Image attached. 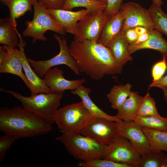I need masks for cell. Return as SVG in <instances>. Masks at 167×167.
I'll list each match as a JSON object with an SVG mask.
<instances>
[{
	"label": "cell",
	"instance_id": "1",
	"mask_svg": "<svg viewBox=\"0 0 167 167\" xmlns=\"http://www.w3.org/2000/svg\"><path fill=\"white\" fill-rule=\"evenodd\" d=\"M69 48L79 72L92 79L99 80L105 75L122 73V67L114 60L109 49L97 42L74 40L71 41Z\"/></svg>",
	"mask_w": 167,
	"mask_h": 167
},
{
	"label": "cell",
	"instance_id": "2",
	"mask_svg": "<svg viewBox=\"0 0 167 167\" xmlns=\"http://www.w3.org/2000/svg\"><path fill=\"white\" fill-rule=\"evenodd\" d=\"M51 125L24 108L0 110V130L5 134L19 138L33 137L51 131Z\"/></svg>",
	"mask_w": 167,
	"mask_h": 167
},
{
	"label": "cell",
	"instance_id": "3",
	"mask_svg": "<svg viewBox=\"0 0 167 167\" xmlns=\"http://www.w3.org/2000/svg\"><path fill=\"white\" fill-rule=\"evenodd\" d=\"M0 90L12 95L21 103L24 108L51 124L55 122V115L65 92L40 93L26 96L11 90L3 88Z\"/></svg>",
	"mask_w": 167,
	"mask_h": 167
},
{
	"label": "cell",
	"instance_id": "4",
	"mask_svg": "<svg viewBox=\"0 0 167 167\" xmlns=\"http://www.w3.org/2000/svg\"><path fill=\"white\" fill-rule=\"evenodd\" d=\"M56 139L63 144L71 155L80 161L103 159L107 146L83 135L80 133H62Z\"/></svg>",
	"mask_w": 167,
	"mask_h": 167
},
{
	"label": "cell",
	"instance_id": "5",
	"mask_svg": "<svg viewBox=\"0 0 167 167\" xmlns=\"http://www.w3.org/2000/svg\"><path fill=\"white\" fill-rule=\"evenodd\" d=\"M34 15L31 21H26V28L22 35L25 37H32V43L37 40L45 41L47 38L45 33L50 30L62 35L66 34L63 27L51 15L48 8L41 2L37 1L33 5Z\"/></svg>",
	"mask_w": 167,
	"mask_h": 167
},
{
	"label": "cell",
	"instance_id": "6",
	"mask_svg": "<svg viewBox=\"0 0 167 167\" xmlns=\"http://www.w3.org/2000/svg\"><path fill=\"white\" fill-rule=\"evenodd\" d=\"M92 116L82 101L58 109L55 122L61 133H80Z\"/></svg>",
	"mask_w": 167,
	"mask_h": 167
},
{
	"label": "cell",
	"instance_id": "7",
	"mask_svg": "<svg viewBox=\"0 0 167 167\" xmlns=\"http://www.w3.org/2000/svg\"><path fill=\"white\" fill-rule=\"evenodd\" d=\"M54 37L59 44L60 51L59 53L53 58L45 60L36 61L30 58H28L33 69L41 78H42L47 71L53 66L64 64L69 67L76 75H79L76 62L71 55L69 48L66 38L61 37L54 34Z\"/></svg>",
	"mask_w": 167,
	"mask_h": 167
},
{
	"label": "cell",
	"instance_id": "8",
	"mask_svg": "<svg viewBox=\"0 0 167 167\" xmlns=\"http://www.w3.org/2000/svg\"><path fill=\"white\" fill-rule=\"evenodd\" d=\"M80 133L106 145H109L119 136L116 122L93 116L89 119Z\"/></svg>",
	"mask_w": 167,
	"mask_h": 167
},
{
	"label": "cell",
	"instance_id": "9",
	"mask_svg": "<svg viewBox=\"0 0 167 167\" xmlns=\"http://www.w3.org/2000/svg\"><path fill=\"white\" fill-rule=\"evenodd\" d=\"M140 156L128 139L118 136L107 146L103 159L138 167Z\"/></svg>",
	"mask_w": 167,
	"mask_h": 167
},
{
	"label": "cell",
	"instance_id": "10",
	"mask_svg": "<svg viewBox=\"0 0 167 167\" xmlns=\"http://www.w3.org/2000/svg\"><path fill=\"white\" fill-rule=\"evenodd\" d=\"M107 17L104 11L88 13L77 22L74 40L97 42Z\"/></svg>",
	"mask_w": 167,
	"mask_h": 167
},
{
	"label": "cell",
	"instance_id": "11",
	"mask_svg": "<svg viewBox=\"0 0 167 167\" xmlns=\"http://www.w3.org/2000/svg\"><path fill=\"white\" fill-rule=\"evenodd\" d=\"M19 39V43L18 46V49L16 47H10L5 45L4 46L16 56L21 61L24 73L28 82L30 95L40 93L51 92L50 89L45 84L43 79H41L32 68L24 51V47L26 43L22 37Z\"/></svg>",
	"mask_w": 167,
	"mask_h": 167
},
{
	"label": "cell",
	"instance_id": "12",
	"mask_svg": "<svg viewBox=\"0 0 167 167\" xmlns=\"http://www.w3.org/2000/svg\"><path fill=\"white\" fill-rule=\"evenodd\" d=\"M119 136L128 139L141 156L152 152L142 127L135 121L116 122Z\"/></svg>",
	"mask_w": 167,
	"mask_h": 167
},
{
	"label": "cell",
	"instance_id": "13",
	"mask_svg": "<svg viewBox=\"0 0 167 167\" xmlns=\"http://www.w3.org/2000/svg\"><path fill=\"white\" fill-rule=\"evenodd\" d=\"M120 8L125 14L121 31L139 26L144 27L149 31L155 29L148 10L139 4L128 2L122 4Z\"/></svg>",
	"mask_w": 167,
	"mask_h": 167
},
{
	"label": "cell",
	"instance_id": "14",
	"mask_svg": "<svg viewBox=\"0 0 167 167\" xmlns=\"http://www.w3.org/2000/svg\"><path fill=\"white\" fill-rule=\"evenodd\" d=\"M45 84L50 89V92H56L69 90H74L85 82L84 79L69 80L63 76V71L57 67L50 69L44 77Z\"/></svg>",
	"mask_w": 167,
	"mask_h": 167
},
{
	"label": "cell",
	"instance_id": "15",
	"mask_svg": "<svg viewBox=\"0 0 167 167\" xmlns=\"http://www.w3.org/2000/svg\"><path fill=\"white\" fill-rule=\"evenodd\" d=\"M52 17L63 27L66 33L75 34L77 22L89 12L87 9L72 11L62 9H48Z\"/></svg>",
	"mask_w": 167,
	"mask_h": 167
},
{
	"label": "cell",
	"instance_id": "16",
	"mask_svg": "<svg viewBox=\"0 0 167 167\" xmlns=\"http://www.w3.org/2000/svg\"><path fill=\"white\" fill-rule=\"evenodd\" d=\"M107 19L97 42L108 47L119 33L122 28L125 14L120 8L115 15L107 16Z\"/></svg>",
	"mask_w": 167,
	"mask_h": 167
},
{
	"label": "cell",
	"instance_id": "17",
	"mask_svg": "<svg viewBox=\"0 0 167 167\" xmlns=\"http://www.w3.org/2000/svg\"><path fill=\"white\" fill-rule=\"evenodd\" d=\"M149 36L145 42L129 45V51L131 54L138 50L150 49L156 50L162 54L163 58L167 57V41L162 36V33L154 29L149 32Z\"/></svg>",
	"mask_w": 167,
	"mask_h": 167
},
{
	"label": "cell",
	"instance_id": "18",
	"mask_svg": "<svg viewBox=\"0 0 167 167\" xmlns=\"http://www.w3.org/2000/svg\"><path fill=\"white\" fill-rule=\"evenodd\" d=\"M129 45L121 31L107 47L116 62L122 67L132 60L129 51Z\"/></svg>",
	"mask_w": 167,
	"mask_h": 167
},
{
	"label": "cell",
	"instance_id": "19",
	"mask_svg": "<svg viewBox=\"0 0 167 167\" xmlns=\"http://www.w3.org/2000/svg\"><path fill=\"white\" fill-rule=\"evenodd\" d=\"M91 91V89L84 86L82 84L76 89L72 91L71 93L77 95L80 98L84 105L92 116L104 118L118 122H122L116 116H111L106 113L96 106L89 96V94Z\"/></svg>",
	"mask_w": 167,
	"mask_h": 167
},
{
	"label": "cell",
	"instance_id": "20",
	"mask_svg": "<svg viewBox=\"0 0 167 167\" xmlns=\"http://www.w3.org/2000/svg\"><path fill=\"white\" fill-rule=\"evenodd\" d=\"M143 96L138 92L131 91L122 105L117 110L116 116L125 122L134 121L137 115L138 108Z\"/></svg>",
	"mask_w": 167,
	"mask_h": 167
},
{
	"label": "cell",
	"instance_id": "21",
	"mask_svg": "<svg viewBox=\"0 0 167 167\" xmlns=\"http://www.w3.org/2000/svg\"><path fill=\"white\" fill-rule=\"evenodd\" d=\"M22 36L13 25L10 17L0 19V44L10 47H15Z\"/></svg>",
	"mask_w": 167,
	"mask_h": 167
},
{
	"label": "cell",
	"instance_id": "22",
	"mask_svg": "<svg viewBox=\"0 0 167 167\" xmlns=\"http://www.w3.org/2000/svg\"><path fill=\"white\" fill-rule=\"evenodd\" d=\"M7 49V53L6 56L3 61L0 63V73H9L17 75L23 80L29 89L28 82L23 72V65L21 61L16 56Z\"/></svg>",
	"mask_w": 167,
	"mask_h": 167
},
{
	"label": "cell",
	"instance_id": "23",
	"mask_svg": "<svg viewBox=\"0 0 167 167\" xmlns=\"http://www.w3.org/2000/svg\"><path fill=\"white\" fill-rule=\"evenodd\" d=\"M38 0H11L7 5L10 11V18L15 29L17 31L16 19L28 11H32V7Z\"/></svg>",
	"mask_w": 167,
	"mask_h": 167
},
{
	"label": "cell",
	"instance_id": "24",
	"mask_svg": "<svg viewBox=\"0 0 167 167\" xmlns=\"http://www.w3.org/2000/svg\"><path fill=\"white\" fill-rule=\"evenodd\" d=\"M131 87L129 83L124 85H113L107 95L112 108L118 110L122 105L129 96Z\"/></svg>",
	"mask_w": 167,
	"mask_h": 167
},
{
	"label": "cell",
	"instance_id": "25",
	"mask_svg": "<svg viewBox=\"0 0 167 167\" xmlns=\"http://www.w3.org/2000/svg\"><path fill=\"white\" fill-rule=\"evenodd\" d=\"M147 136L152 151L167 152V132L142 127Z\"/></svg>",
	"mask_w": 167,
	"mask_h": 167
},
{
	"label": "cell",
	"instance_id": "26",
	"mask_svg": "<svg viewBox=\"0 0 167 167\" xmlns=\"http://www.w3.org/2000/svg\"><path fill=\"white\" fill-rule=\"evenodd\" d=\"M107 4L95 0H66L62 9L71 11L76 7H84L89 12L104 11Z\"/></svg>",
	"mask_w": 167,
	"mask_h": 167
},
{
	"label": "cell",
	"instance_id": "27",
	"mask_svg": "<svg viewBox=\"0 0 167 167\" xmlns=\"http://www.w3.org/2000/svg\"><path fill=\"white\" fill-rule=\"evenodd\" d=\"M148 10L155 29L167 36V15L161 6L153 4Z\"/></svg>",
	"mask_w": 167,
	"mask_h": 167
},
{
	"label": "cell",
	"instance_id": "28",
	"mask_svg": "<svg viewBox=\"0 0 167 167\" xmlns=\"http://www.w3.org/2000/svg\"><path fill=\"white\" fill-rule=\"evenodd\" d=\"M134 121L142 127L167 132V117L137 116Z\"/></svg>",
	"mask_w": 167,
	"mask_h": 167
},
{
	"label": "cell",
	"instance_id": "29",
	"mask_svg": "<svg viewBox=\"0 0 167 167\" xmlns=\"http://www.w3.org/2000/svg\"><path fill=\"white\" fill-rule=\"evenodd\" d=\"M140 116L161 117L158 112L154 99L149 93H147L143 97L139 105L137 115Z\"/></svg>",
	"mask_w": 167,
	"mask_h": 167
},
{
	"label": "cell",
	"instance_id": "30",
	"mask_svg": "<svg viewBox=\"0 0 167 167\" xmlns=\"http://www.w3.org/2000/svg\"><path fill=\"white\" fill-rule=\"evenodd\" d=\"M167 155L162 151L154 152L141 156L138 167H161Z\"/></svg>",
	"mask_w": 167,
	"mask_h": 167
},
{
	"label": "cell",
	"instance_id": "31",
	"mask_svg": "<svg viewBox=\"0 0 167 167\" xmlns=\"http://www.w3.org/2000/svg\"><path fill=\"white\" fill-rule=\"evenodd\" d=\"M77 166L80 167H133L131 165L101 158L80 161Z\"/></svg>",
	"mask_w": 167,
	"mask_h": 167
},
{
	"label": "cell",
	"instance_id": "32",
	"mask_svg": "<svg viewBox=\"0 0 167 167\" xmlns=\"http://www.w3.org/2000/svg\"><path fill=\"white\" fill-rule=\"evenodd\" d=\"M19 138L15 135L5 134L0 137V162L3 161L6 156V153L11 144Z\"/></svg>",
	"mask_w": 167,
	"mask_h": 167
},
{
	"label": "cell",
	"instance_id": "33",
	"mask_svg": "<svg viewBox=\"0 0 167 167\" xmlns=\"http://www.w3.org/2000/svg\"><path fill=\"white\" fill-rule=\"evenodd\" d=\"M167 69L166 58H163L162 60L155 63L152 70V76L153 79L152 83L156 82L163 77Z\"/></svg>",
	"mask_w": 167,
	"mask_h": 167
},
{
	"label": "cell",
	"instance_id": "34",
	"mask_svg": "<svg viewBox=\"0 0 167 167\" xmlns=\"http://www.w3.org/2000/svg\"><path fill=\"white\" fill-rule=\"evenodd\" d=\"M123 0H107V5L104 12L107 16L116 15L119 11Z\"/></svg>",
	"mask_w": 167,
	"mask_h": 167
},
{
	"label": "cell",
	"instance_id": "35",
	"mask_svg": "<svg viewBox=\"0 0 167 167\" xmlns=\"http://www.w3.org/2000/svg\"><path fill=\"white\" fill-rule=\"evenodd\" d=\"M47 8L62 9L66 0H38Z\"/></svg>",
	"mask_w": 167,
	"mask_h": 167
},
{
	"label": "cell",
	"instance_id": "36",
	"mask_svg": "<svg viewBox=\"0 0 167 167\" xmlns=\"http://www.w3.org/2000/svg\"><path fill=\"white\" fill-rule=\"evenodd\" d=\"M122 32L123 33L126 40L129 45L133 44L135 43L138 36L136 33L134 28H129Z\"/></svg>",
	"mask_w": 167,
	"mask_h": 167
},
{
	"label": "cell",
	"instance_id": "37",
	"mask_svg": "<svg viewBox=\"0 0 167 167\" xmlns=\"http://www.w3.org/2000/svg\"><path fill=\"white\" fill-rule=\"evenodd\" d=\"M152 87H157L161 88H167V74L156 82L151 83L149 85V88Z\"/></svg>",
	"mask_w": 167,
	"mask_h": 167
},
{
	"label": "cell",
	"instance_id": "38",
	"mask_svg": "<svg viewBox=\"0 0 167 167\" xmlns=\"http://www.w3.org/2000/svg\"><path fill=\"white\" fill-rule=\"evenodd\" d=\"M149 36V32L139 35L138 36L137 40L135 43H139L145 42L148 40Z\"/></svg>",
	"mask_w": 167,
	"mask_h": 167
},
{
	"label": "cell",
	"instance_id": "39",
	"mask_svg": "<svg viewBox=\"0 0 167 167\" xmlns=\"http://www.w3.org/2000/svg\"><path fill=\"white\" fill-rule=\"evenodd\" d=\"M134 28L138 36L147 33L149 31L146 28L143 26H137Z\"/></svg>",
	"mask_w": 167,
	"mask_h": 167
},
{
	"label": "cell",
	"instance_id": "40",
	"mask_svg": "<svg viewBox=\"0 0 167 167\" xmlns=\"http://www.w3.org/2000/svg\"><path fill=\"white\" fill-rule=\"evenodd\" d=\"M152 3L159 6H161L163 3L162 0H152Z\"/></svg>",
	"mask_w": 167,
	"mask_h": 167
},
{
	"label": "cell",
	"instance_id": "41",
	"mask_svg": "<svg viewBox=\"0 0 167 167\" xmlns=\"http://www.w3.org/2000/svg\"><path fill=\"white\" fill-rule=\"evenodd\" d=\"M163 92L164 99L167 103V88H161Z\"/></svg>",
	"mask_w": 167,
	"mask_h": 167
},
{
	"label": "cell",
	"instance_id": "42",
	"mask_svg": "<svg viewBox=\"0 0 167 167\" xmlns=\"http://www.w3.org/2000/svg\"><path fill=\"white\" fill-rule=\"evenodd\" d=\"M2 2L4 5L7 6L11 0H0Z\"/></svg>",
	"mask_w": 167,
	"mask_h": 167
},
{
	"label": "cell",
	"instance_id": "43",
	"mask_svg": "<svg viewBox=\"0 0 167 167\" xmlns=\"http://www.w3.org/2000/svg\"><path fill=\"white\" fill-rule=\"evenodd\" d=\"M161 167H167V156L164 161Z\"/></svg>",
	"mask_w": 167,
	"mask_h": 167
},
{
	"label": "cell",
	"instance_id": "44",
	"mask_svg": "<svg viewBox=\"0 0 167 167\" xmlns=\"http://www.w3.org/2000/svg\"><path fill=\"white\" fill-rule=\"evenodd\" d=\"M98 1L104 2L107 4V0H95Z\"/></svg>",
	"mask_w": 167,
	"mask_h": 167
}]
</instances>
